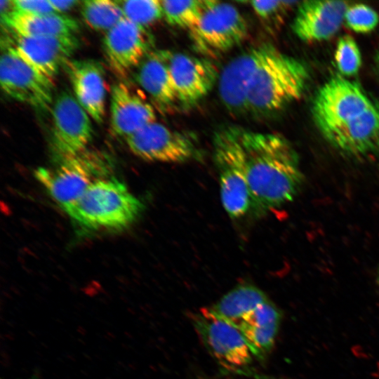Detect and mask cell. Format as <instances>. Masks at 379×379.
Returning a JSON list of instances; mask_svg holds the SVG:
<instances>
[{
    "instance_id": "3",
    "label": "cell",
    "mask_w": 379,
    "mask_h": 379,
    "mask_svg": "<svg viewBox=\"0 0 379 379\" xmlns=\"http://www.w3.org/2000/svg\"><path fill=\"white\" fill-rule=\"evenodd\" d=\"M308 78L302 61L271 45L250 81L247 112L266 115L282 109L302 96Z\"/></svg>"
},
{
    "instance_id": "24",
    "label": "cell",
    "mask_w": 379,
    "mask_h": 379,
    "mask_svg": "<svg viewBox=\"0 0 379 379\" xmlns=\"http://www.w3.org/2000/svg\"><path fill=\"white\" fill-rule=\"evenodd\" d=\"M280 324L248 326L239 325L241 332L253 355L264 359L272 350Z\"/></svg>"
},
{
    "instance_id": "1",
    "label": "cell",
    "mask_w": 379,
    "mask_h": 379,
    "mask_svg": "<svg viewBox=\"0 0 379 379\" xmlns=\"http://www.w3.org/2000/svg\"><path fill=\"white\" fill-rule=\"evenodd\" d=\"M312 112L324 138L343 153L379 154V107L355 82L331 78L317 92Z\"/></svg>"
},
{
    "instance_id": "10",
    "label": "cell",
    "mask_w": 379,
    "mask_h": 379,
    "mask_svg": "<svg viewBox=\"0 0 379 379\" xmlns=\"http://www.w3.org/2000/svg\"><path fill=\"white\" fill-rule=\"evenodd\" d=\"M52 140L63 159L83 153L93 136L90 116L75 97L60 92L52 107Z\"/></svg>"
},
{
    "instance_id": "14",
    "label": "cell",
    "mask_w": 379,
    "mask_h": 379,
    "mask_svg": "<svg viewBox=\"0 0 379 379\" xmlns=\"http://www.w3.org/2000/svg\"><path fill=\"white\" fill-rule=\"evenodd\" d=\"M9 41L18 52L33 67L53 79L65 67L78 48L74 35L28 36L13 32Z\"/></svg>"
},
{
    "instance_id": "18",
    "label": "cell",
    "mask_w": 379,
    "mask_h": 379,
    "mask_svg": "<svg viewBox=\"0 0 379 379\" xmlns=\"http://www.w3.org/2000/svg\"><path fill=\"white\" fill-rule=\"evenodd\" d=\"M65 67L78 102L91 118L102 123L105 114V83L101 65L91 59L69 60Z\"/></svg>"
},
{
    "instance_id": "12",
    "label": "cell",
    "mask_w": 379,
    "mask_h": 379,
    "mask_svg": "<svg viewBox=\"0 0 379 379\" xmlns=\"http://www.w3.org/2000/svg\"><path fill=\"white\" fill-rule=\"evenodd\" d=\"M153 39L146 27L123 18L107 31L103 50L112 72L125 77L151 52Z\"/></svg>"
},
{
    "instance_id": "21",
    "label": "cell",
    "mask_w": 379,
    "mask_h": 379,
    "mask_svg": "<svg viewBox=\"0 0 379 379\" xmlns=\"http://www.w3.org/2000/svg\"><path fill=\"white\" fill-rule=\"evenodd\" d=\"M268 300L259 288L248 284H241L208 308L217 317L237 327L245 316Z\"/></svg>"
},
{
    "instance_id": "11",
    "label": "cell",
    "mask_w": 379,
    "mask_h": 379,
    "mask_svg": "<svg viewBox=\"0 0 379 379\" xmlns=\"http://www.w3.org/2000/svg\"><path fill=\"white\" fill-rule=\"evenodd\" d=\"M126 141L134 155L149 161L182 163L197 154L191 137L156 121L133 133Z\"/></svg>"
},
{
    "instance_id": "2",
    "label": "cell",
    "mask_w": 379,
    "mask_h": 379,
    "mask_svg": "<svg viewBox=\"0 0 379 379\" xmlns=\"http://www.w3.org/2000/svg\"><path fill=\"white\" fill-rule=\"evenodd\" d=\"M237 128L245 157L251 209L260 215L293 201L304 180L290 142L279 134Z\"/></svg>"
},
{
    "instance_id": "25",
    "label": "cell",
    "mask_w": 379,
    "mask_h": 379,
    "mask_svg": "<svg viewBox=\"0 0 379 379\" xmlns=\"http://www.w3.org/2000/svg\"><path fill=\"white\" fill-rule=\"evenodd\" d=\"M118 2L125 18L144 27L163 17L161 1L127 0Z\"/></svg>"
},
{
    "instance_id": "22",
    "label": "cell",
    "mask_w": 379,
    "mask_h": 379,
    "mask_svg": "<svg viewBox=\"0 0 379 379\" xmlns=\"http://www.w3.org/2000/svg\"><path fill=\"white\" fill-rule=\"evenodd\" d=\"M81 13L89 27L106 32L124 18L123 11L117 1H84L81 4Z\"/></svg>"
},
{
    "instance_id": "29",
    "label": "cell",
    "mask_w": 379,
    "mask_h": 379,
    "mask_svg": "<svg viewBox=\"0 0 379 379\" xmlns=\"http://www.w3.org/2000/svg\"><path fill=\"white\" fill-rule=\"evenodd\" d=\"M15 10L27 14L55 13L49 0H13Z\"/></svg>"
},
{
    "instance_id": "32",
    "label": "cell",
    "mask_w": 379,
    "mask_h": 379,
    "mask_svg": "<svg viewBox=\"0 0 379 379\" xmlns=\"http://www.w3.org/2000/svg\"><path fill=\"white\" fill-rule=\"evenodd\" d=\"M376 61H377V64L379 67V47H378V53H377V55H376Z\"/></svg>"
},
{
    "instance_id": "16",
    "label": "cell",
    "mask_w": 379,
    "mask_h": 379,
    "mask_svg": "<svg viewBox=\"0 0 379 379\" xmlns=\"http://www.w3.org/2000/svg\"><path fill=\"white\" fill-rule=\"evenodd\" d=\"M153 105L140 91L124 81L115 84L111 91L110 127L114 135L128 138L156 121Z\"/></svg>"
},
{
    "instance_id": "20",
    "label": "cell",
    "mask_w": 379,
    "mask_h": 379,
    "mask_svg": "<svg viewBox=\"0 0 379 379\" xmlns=\"http://www.w3.org/2000/svg\"><path fill=\"white\" fill-rule=\"evenodd\" d=\"M1 22L10 32L28 36L74 35L79 29L75 19L57 13L27 14L15 10Z\"/></svg>"
},
{
    "instance_id": "9",
    "label": "cell",
    "mask_w": 379,
    "mask_h": 379,
    "mask_svg": "<svg viewBox=\"0 0 379 379\" xmlns=\"http://www.w3.org/2000/svg\"><path fill=\"white\" fill-rule=\"evenodd\" d=\"M102 165L94 157L81 153L63 159L55 169L39 168L35 177L62 207L79 199L88 187L104 174Z\"/></svg>"
},
{
    "instance_id": "15",
    "label": "cell",
    "mask_w": 379,
    "mask_h": 379,
    "mask_svg": "<svg viewBox=\"0 0 379 379\" xmlns=\"http://www.w3.org/2000/svg\"><path fill=\"white\" fill-rule=\"evenodd\" d=\"M170 71L177 100L191 106L204 98L218 78L215 65L208 60L184 53H171Z\"/></svg>"
},
{
    "instance_id": "13",
    "label": "cell",
    "mask_w": 379,
    "mask_h": 379,
    "mask_svg": "<svg viewBox=\"0 0 379 379\" xmlns=\"http://www.w3.org/2000/svg\"><path fill=\"white\" fill-rule=\"evenodd\" d=\"M271 45L253 46L230 61L218 77L220 100L231 113L247 112L246 98L252 76L267 53Z\"/></svg>"
},
{
    "instance_id": "8",
    "label": "cell",
    "mask_w": 379,
    "mask_h": 379,
    "mask_svg": "<svg viewBox=\"0 0 379 379\" xmlns=\"http://www.w3.org/2000/svg\"><path fill=\"white\" fill-rule=\"evenodd\" d=\"M190 31L194 48L201 53L218 55L241 43L247 36L245 18L233 5L214 0Z\"/></svg>"
},
{
    "instance_id": "34",
    "label": "cell",
    "mask_w": 379,
    "mask_h": 379,
    "mask_svg": "<svg viewBox=\"0 0 379 379\" xmlns=\"http://www.w3.org/2000/svg\"><path fill=\"white\" fill-rule=\"evenodd\" d=\"M27 379H39V378H37L36 375H33L29 378H27Z\"/></svg>"
},
{
    "instance_id": "19",
    "label": "cell",
    "mask_w": 379,
    "mask_h": 379,
    "mask_svg": "<svg viewBox=\"0 0 379 379\" xmlns=\"http://www.w3.org/2000/svg\"><path fill=\"white\" fill-rule=\"evenodd\" d=\"M171 52H150L137 67L135 79L141 88L160 107H167L177 101L170 71Z\"/></svg>"
},
{
    "instance_id": "17",
    "label": "cell",
    "mask_w": 379,
    "mask_h": 379,
    "mask_svg": "<svg viewBox=\"0 0 379 379\" xmlns=\"http://www.w3.org/2000/svg\"><path fill=\"white\" fill-rule=\"evenodd\" d=\"M348 6L341 1H304L298 6L292 29L305 42L327 40L339 30Z\"/></svg>"
},
{
    "instance_id": "27",
    "label": "cell",
    "mask_w": 379,
    "mask_h": 379,
    "mask_svg": "<svg viewBox=\"0 0 379 379\" xmlns=\"http://www.w3.org/2000/svg\"><path fill=\"white\" fill-rule=\"evenodd\" d=\"M346 25L358 33H367L378 25L379 17L370 6L359 4L348 6L344 18Z\"/></svg>"
},
{
    "instance_id": "28",
    "label": "cell",
    "mask_w": 379,
    "mask_h": 379,
    "mask_svg": "<svg viewBox=\"0 0 379 379\" xmlns=\"http://www.w3.org/2000/svg\"><path fill=\"white\" fill-rule=\"evenodd\" d=\"M281 319L280 310L269 299L245 316L238 326L241 324L248 326L280 324Z\"/></svg>"
},
{
    "instance_id": "5",
    "label": "cell",
    "mask_w": 379,
    "mask_h": 379,
    "mask_svg": "<svg viewBox=\"0 0 379 379\" xmlns=\"http://www.w3.org/2000/svg\"><path fill=\"white\" fill-rule=\"evenodd\" d=\"M213 160L219 174L221 202L232 218L251 209L245 157L237 126H228L213 136Z\"/></svg>"
},
{
    "instance_id": "31",
    "label": "cell",
    "mask_w": 379,
    "mask_h": 379,
    "mask_svg": "<svg viewBox=\"0 0 379 379\" xmlns=\"http://www.w3.org/2000/svg\"><path fill=\"white\" fill-rule=\"evenodd\" d=\"M53 8L57 13L68 11L79 4L76 0L53 1L49 0Z\"/></svg>"
},
{
    "instance_id": "6",
    "label": "cell",
    "mask_w": 379,
    "mask_h": 379,
    "mask_svg": "<svg viewBox=\"0 0 379 379\" xmlns=\"http://www.w3.org/2000/svg\"><path fill=\"white\" fill-rule=\"evenodd\" d=\"M191 319L204 346L224 369L241 372L251 364L253 355L236 326L217 317L208 307L192 314Z\"/></svg>"
},
{
    "instance_id": "33",
    "label": "cell",
    "mask_w": 379,
    "mask_h": 379,
    "mask_svg": "<svg viewBox=\"0 0 379 379\" xmlns=\"http://www.w3.org/2000/svg\"><path fill=\"white\" fill-rule=\"evenodd\" d=\"M376 280H377V283L379 286V267L378 268V271H377V277H376Z\"/></svg>"
},
{
    "instance_id": "26",
    "label": "cell",
    "mask_w": 379,
    "mask_h": 379,
    "mask_svg": "<svg viewBox=\"0 0 379 379\" xmlns=\"http://www.w3.org/2000/svg\"><path fill=\"white\" fill-rule=\"evenodd\" d=\"M335 60L338 71L345 76L358 72L361 65V55L355 40L349 35L340 37L338 41Z\"/></svg>"
},
{
    "instance_id": "30",
    "label": "cell",
    "mask_w": 379,
    "mask_h": 379,
    "mask_svg": "<svg viewBox=\"0 0 379 379\" xmlns=\"http://www.w3.org/2000/svg\"><path fill=\"white\" fill-rule=\"evenodd\" d=\"M288 1H251L250 4L255 13L263 20H268L277 14Z\"/></svg>"
},
{
    "instance_id": "7",
    "label": "cell",
    "mask_w": 379,
    "mask_h": 379,
    "mask_svg": "<svg viewBox=\"0 0 379 379\" xmlns=\"http://www.w3.org/2000/svg\"><path fill=\"white\" fill-rule=\"evenodd\" d=\"M0 60L2 91L11 98L39 110H47L53 102V79L47 77L5 41Z\"/></svg>"
},
{
    "instance_id": "4",
    "label": "cell",
    "mask_w": 379,
    "mask_h": 379,
    "mask_svg": "<svg viewBox=\"0 0 379 379\" xmlns=\"http://www.w3.org/2000/svg\"><path fill=\"white\" fill-rule=\"evenodd\" d=\"M143 208L142 201L113 178L95 180L79 199L62 208L74 222L88 230L124 229Z\"/></svg>"
},
{
    "instance_id": "23",
    "label": "cell",
    "mask_w": 379,
    "mask_h": 379,
    "mask_svg": "<svg viewBox=\"0 0 379 379\" xmlns=\"http://www.w3.org/2000/svg\"><path fill=\"white\" fill-rule=\"evenodd\" d=\"M214 0H162L163 17L173 26L190 30Z\"/></svg>"
}]
</instances>
